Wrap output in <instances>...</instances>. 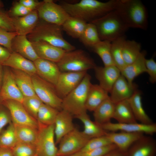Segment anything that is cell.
<instances>
[{"instance_id":"obj_36","label":"cell","mask_w":156,"mask_h":156,"mask_svg":"<svg viewBox=\"0 0 156 156\" xmlns=\"http://www.w3.org/2000/svg\"><path fill=\"white\" fill-rule=\"evenodd\" d=\"M59 111L52 107L43 103L38 112L37 120L39 123L44 125L54 124Z\"/></svg>"},{"instance_id":"obj_47","label":"cell","mask_w":156,"mask_h":156,"mask_svg":"<svg viewBox=\"0 0 156 156\" xmlns=\"http://www.w3.org/2000/svg\"><path fill=\"white\" fill-rule=\"evenodd\" d=\"M145 66L146 72L149 75L151 82L154 83L156 81V63L152 57L145 59Z\"/></svg>"},{"instance_id":"obj_32","label":"cell","mask_w":156,"mask_h":156,"mask_svg":"<svg viewBox=\"0 0 156 156\" xmlns=\"http://www.w3.org/2000/svg\"><path fill=\"white\" fill-rule=\"evenodd\" d=\"M87 23L76 17L70 16L61 26L63 31L74 38L79 39Z\"/></svg>"},{"instance_id":"obj_15","label":"cell","mask_w":156,"mask_h":156,"mask_svg":"<svg viewBox=\"0 0 156 156\" xmlns=\"http://www.w3.org/2000/svg\"><path fill=\"white\" fill-rule=\"evenodd\" d=\"M34 63L38 76L55 86L61 72L57 63L39 58Z\"/></svg>"},{"instance_id":"obj_40","label":"cell","mask_w":156,"mask_h":156,"mask_svg":"<svg viewBox=\"0 0 156 156\" xmlns=\"http://www.w3.org/2000/svg\"><path fill=\"white\" fill-rule=\"evenodd\" d=\"M22 104L28 113L37 120L38 112L43 102L35 95L24 97Z\"/></svg>"},{"instance_id":"obj_24","label":"cell","mask_w":156,"mask_h":156,"mask_svg":"<svg viewBox=\"0 0 156 156\" xmlns=\"http://www.w3.org/2000/svg\"><path fill=\"white\" fill-rule=\"evenodd\" d=\"M12 49L26 59L33 62L39 58L32 46L26 36L17 35L12 43Z\"/></svg>"},{"instance_id":"obj_38","label":"cell","mask_w":156,"mask_h":156,"mask_svg":"<svg viewBox=\"0 0 156 156\" xmlns=\"http://www.w3.org/2000/svg\"><path fill=\"white\" fill-rule=\"evenodd\" d=\"M79 39L85 46L90 48L101 41L96 28L92 23H87Z\"/></svg>"},{"instance_id":"obj_9","label":"cell","mask_w":156,"mask_h":156,"mask_svg":"<svg viewBox=\"0 0 156 156\" xmlns=\"http://www.w3.org/2000/svg\"><path fill=\"white\" fill-rule=\"evenodd\" d=\"M39 17L45 22L61 26L70 16L60 5L44 0L37 9Z\"/></svg>"},{"instance_id":"obj_16","label":"cell","mask_w":156,"mask_h":156,"mask_svg":"<svg viewBox=\"0 0 156 156\" xmlns=\"http://www.w3.org/2000/svg\"><path fill=\"white\" fill-rule=\"evenodd\" d=\"M95 77L99 85L110 92L114 83L121 75L120 70L115 65L97 66L94 68Z\"/></svg>"},{"instance_id":"obj_27","label":"cell","mask_w":156,"mask_h":156,"mask_svg":"<svg viewBox=\"0 0 156 156\" xmlns=\"http://www.w3.org/2000/svg\"><path fill=\"white\" fill-rule=\"evenodd\" d=\"M128 100L137 121L146 125H150L153 123L143 108L141 94L140 91L136 90Z\"/></svg>"},{"instance_id":"obj_54","label":"cell","mask_w":156,"mask_h":156,"mask_svg":"<svg viewBox=\"0 0 156 156\" xmlns=\"http://www.w3.org/2000/svg\"><path fill=\"white\" fill-rule=\"evenodd\" d=\"M62 156H86V155L84 153L79 151L72 154Z\"/></svg>"},{"instance_id":"obj_44","label":"cell","mask_w":156,"mask_h":156,"mask_svg":"<svg viewBox=\"0 0 156 156\" xmlns=\"http://www.w3.org/2000/svg\"><path fill=\"white\" fill-rule=\"evenodd\" d=\"M118 148L114 143L104 146L84 153L86 156H105L112 151Z\"/></svg>"},{"instance_id":"obj_35","label":"cell","mask_w":156,"mask_h":156,"mask_svg":"<svg viewBox=\"0 0 156 156\" xmlns=\"http://www.w3.org/2000/svg\"><path fill=\"white\" fill-rule=\"evenodd\" d=\"M111 42L101 40L90 48L100 57L104 66L115 65L111 53Z\"/></svg>"},{"instance_id":"obj_20","label":"cell","mask_w":156,"mask_h":156,"mask_svg":"<svg viewBox=\"0 0 156 156\" xmlns=\"http://www.w3.org/2000/svg\"><path fill=\"white\" fill-rule=\"evenodd\" d=\"M12 17L15 31L18 35L27 36L38 24L39 17L37 10H34L25 16Z\"/></svg>"},{"instance_id":"obj_30","label":"cell","mask_w":156,"mask_h":156,"mask_svg":"<svg viewBox=\"0 0 156 156\" xmlns=\"http://www.w3.org/2000/svg\"><path fill=\"white\" fill-rule=\"evenodd\" d=\"M112 118L119 123H137L128 99L115 104Z\"/></svg>"},{"instance_id":"obj_17","label":"cell","mask_w":156,"mask_h":156,"mask_svg":"<svg viewBox=\"0 0 156 156\" xmlns=\"http://www.w3.org/2000/svg\"><path fill=\"white\" fill-rule=\"evenodd\" d=\"M156 141L144 135L135 142L126 152V156H155Z\"/></svg>"},{"instance_id":"obj_4","label":"cell","mask_w":156,"mask_h":156,"mask_svg":"<svg viewBox=\"0 0 156 156\" xmlns=\"http://www.w3.org/2000/svg\"><path fill=\"white\" fill-rule=\"evenodd\" d=\"M91 23L95 25L101 40L112 42L125 36L129 28L115 10Z\"/></svg>"},{"instance_id":"obj_46","label":"cell","mask_w":156,"mask_h":156,"mask_svg":"<svg viewBox=\"0 0 156 156\" xmlns=\"http://www.w3.org/2000/svg\"><path fill=\"white\" fill-rule=\"evenodd\" d=\"M32 11L18 2L15 4L8 13L11 17H18L27 15Z\"/></svg>"},{"instance_id":"obj_55","label":"cell","mask_w":156,"mask_h":156,"mask_svg":"<svg viewBox=\"0 0 156 156\" xmlns=\"http://www.w3.org/2000/svg\"><path fill=\"white\" fill-rule=\"evenodd\" d=\"M4 6V5L3 2L0 0V7H3Z\"/></svg>"},{"instance_id":"obj_8","label":"cell","mask_w":156,"mask_h":156,"mask_svg":"<svg viewBox=\"0 0 156 156\" xmlns=\"http://www.w3.org/2000/svg\"><path fill=\"white\" fill-rule=\"evenodd\" d=\"M31 78L35 94L43 103L59 111L62 110V99L57 95L55 86L36 75Z\"/></svg>"},{"instance_id":"obj_48","label":"cell","mask_w":156,"mask_h":156,"mask_svg":"<svg viewBox=\"0 0 156 156\" xmlns=\"http://www.w3.org/2000/svg\"><path fill=\"white\" fill-rule=\"evenodd\" d=\"M12 120L10 114L3 110H0V134L3 128L8 124L11 122Z\"/></svg>"},{"instance_id":"obj_37","label":"cell","mask_w":156,"mask_h":156,"mask_svg":"<svg viewBox=\"0 0 156 156\" xmlns=\"http://www.w3.org/2000/svg\"><path fill=\"white\" fill-rule=\"evenodd\" d=\"M125 36L119 37L111 43V53L114 64L121 71L126 66L122 55V47Z\"/></svg>"},{"instance_id":"obj_10","label":"cell","mask_w":156,"mask_h":156,"mask_svg":"<svg viewBox=\"0 0 156 156\" xmlns=\"http://www.w3.org/2000/svg\"><path fill=\"white\" fill-rule=\"evenodd\" d=\"M91 138L75 128L64 136L59 143L58 156L72 154L81 151Z\"/></svg>"},{"instance_id":"obj_11","label":"cell","mask_w":156,"mask_h":156,"mask_svg":"<svg viewBox=\"0 0 156 156\" xmlns=\"http://www.w3.org/2000/svg\"><path fill=\"white\" fill-rule=\"evenodd\" d=\"M3 101L9 111L12 122L14 125L38 129L37 121L28 113L22 103L12 100Z\"/></svg>"},{"instance_id":"obj_41","label":"cell","mask_w":156,"mask_h":156,"mask_svg":"<svg viewBox=\"0 0 156 156\" xmlns=\"http://www.w3.org/2000/svg\"><path fill=\"white\" fill-rule=\"evenodd\" d=\"M112 143L106 135L90 139L85 146L81 150L85 153L97 148Z\"/></svg>"},{"instance_id":"obj_34","label":"cell","mask_w":156,"mask_h":156,"mask_svg":"<svg viewBox=\"0 0 156 156\" xmlns=\"http://www.w3.org/2000/svg\"><path fill=\"white\" fill-rule=\"evenodd\" d=\"M140 43L134 40H125L122 47V55L126 65L135 61L141 51Z\"/></svg>"},{"instance_id":"obj_29","label":"cell","mask_w":156,"mask_h":156,"mask_svg":"<svg viewBox=\"0 0 156 156\" xmlns=\"http://www.w3.org/2000/svg\"><path fill=\"white\" fill-rule=\"evenodd\" d=\"M12 73L15 82L24 97L36 95L31 76L27 73L12 69Z\"/></svg>"},{"instance_id":"obj_49","label":"cell","mask_w":156,"mask_h":156,"mask_svg":"<svg viewBox=\"0 0 156 156\" xmlns=\"http://www.w3.org/2000/svg\"><path fill=\"white\" fill-rule=\"evenodd\" d=\"M19 2L32 10H36L41 3L34 0H20Z\"/></svg>"},{"instance_id":"obj_43","label":"cell","mask_w":156,"mask_h":156,"mask_svg":"<svg viewBox=\"0 0 156 156\" xmlns=\"http://www.w3.org/2000/svg\"><path fill=\"white\" fill-rule=\"evenodd\" d=\"M18 35L16 32H10L0 28V45L12 52V43L14 38Z\"/></svg>"},{"instance_id":"obj_51","label":"cell","mask_w":156,"mask_h":156,"mask_svg":"<svg viewBox=\"0 0 156 156\" xmlns=\"http://www.w3.org/2000/svg\"><path fill=\"white\" fill-rule=\"evenodd\" d=\"M105 156H126V152L117 148L112 151Z\"/></svg>"},{"instance_id":"obj_3","label":"cell","mask_w":156,"mask_h":156,"mask_svg":"<svg viewBox=\"0 0 156 156\" xmlns=\"http://www.w3.org/2000/svg\"><path fill=\"white\" fill-rule=\"evenodd\" d=\"M61 26L45 22L37 24L27 36L31 42L42 41L68 51L75 49V46L64 39Z\"/></svg>"},{"instance_id":"obj_1","label":"cell","mask_w":156,"mask_h":156,"mask_svg":"<svg viewBox=\"0 0 156 156\" xmlns=\"http://www.w3.org/2000/svg\"><path fill=\"white\" fill-rule=\"evenodd\" d=\"M118 0L105 2L97 0H81L75 3L62 1L60 5L71 16L91 23L115 10Z\"/></svg>"},{"instance_id":"obj_50","label":"cell","mask_w":156,"mask_h":156,"mask_svg":"<svg viewBox=\"0 0 156 156\" xmlns=\"http://www.w3.org/2000/svg\"><path fill=\"white\" fill-rule=\"evenodd\" d=\"M11 52L6 48L0 45V64L2 65L9 57Z\"/></svg>"},{"instance_id":"obj_33","label":"cell","mask_w":156,"mask_h":156,"mask_svg":"<svg viewBox=\"0 0 156 156\" xmlns=\"http://www.w3.org/2000/svg\"><path fill=\"white\" fill-rule=\"evenodd\" d=\"M75 117L82 122L84 125V129L82 132L90 138L105 135L107 131L103 130L100 125L92 121L86 112Z\"/></svg>"},{"instance_id":"obj_18","label":"cell","mask_w":156,"mask_h":156,"mask_svg":"<svg viewBox=\"0 0 156 156\" xmlns=\"http://www.w3.org/2000/svg\"><path fill=\"white\" fill-rule=\"evenodd\" d=\"M135 85H130L121 74L114 84L109 92L111 100L115 104L129 99L136 90Z\"/></svg>"},{"instance_id":"obj_7","label":"cell","mask_w":156,"mask_h":156,"mask_svg":"<svg viewBox=\"0 0 156 156\" xmlns=\"http://www.w3.org/2000/svg\"><path fill=\"white\" fill-rule=\"evenodd\" d=\"M38 124V134L36 148L38 156H58L56 146L54 124Z\"/></svg>"},{"instance_id":"obj_2","label":"cell","mask_w":156,"mask_h":156,"mask_svg":"<svg viewBox=\"0 0 156 156\" xmlns=\"http://www.w3.org/2000/svg\"><path fill=\"white\" fill-rule=\"evenodd\" d=\"M115 10L129 28L147 29L148 12L141 1L118 0Z\"/></svg>"},{"instance_id":"obj_14","label":"cell","mask_w":156,"mask_h":156,"mask_svg":"<svg viewBox=\"0 0 156 156\" xmlns=\"http://www.w3.org/2000/svg\"><path fill=\"white\" fill-rule=\"evenodd\" d=\"M101 127L105 131L116 132L118 131L127 132H140L150 135L156 132V124L150 125L136 123H113L109 122Z\"/></svg>"},{"instance_id":"obj_22","label":"cell","mask_w":156,"mask_h":156,"mask_svg":"<svg viewBox=\"0 0 156 156\" xmlns=\"http://www.w3.org/2000/svg\"><path fill=\"white\" fill-rule=\"evenodd\" d=\"M31 42L39 58L56 63L60 60L66 51L43 41Z\"/></svg>"},{"instance_id":"obj_5","label":"cell","mask_w":156,"mask_h":156,"mask_svg":"<svg viewBox=\"0 0 156 156\" xmlns=\"http://www.w3.org/2000/svg\"><path fill=\"white\" fill-rule=\"evenodd\" d=\"M87 73L79 84L62 99V110L75 117L86 112V104L88 93L92 83Z\"/></svg>"},{"instance_id":"obj_52","label":"cell","mask_w":156,"mask_h":156,"mask_svg":"<svg viewBox=\"0 0 156 156\" xmlns=\"http://www.w3.org/2000/svg\"><path fill=\"white\" fill-rule=\"evenodd\" d=\"M0 156H13L11 149L0 147Z\"/></svg>"},{"instance_id":"obj_6","label":"cell","mask_w":156,"mask_h":156,"mask_svg":"<svg viewBox=\"0 0 156 156\" xmlns=\"http://www.w3.org/2000/svg\"><path fill=\"white\" fill-rule=\"evenodd\" d=\"M56 63L61 72H87L96 66L93 60L81 49L66 51Z\"/></svg>"},{"instance_id":"obj_12","label":"cell","mask_w":156,"mask_h":156,"mask_svg":"<svg viewBox=\"0 0 156 156\" xmlns=\"http://www.w3.org/2000/svg\"><path fill=\"white\" fill-rule=\"evenodd\" d=\"M87 71L61 72L55 86L58 96L64 99L81 83Z\"/></svg>"},{"instance_id":"obj_31","label":"cell","mask_w":156,"mask_h":156,"mask_svg":"<svg viewBox=\"0 0 156 156\" xmlns=\"http://www.w3.org/2000/svg\"><path fill=\"white\" fill-rule=\"evenodd\" d=\"M14 125L18 143L35 146L38 136V129L28 126Z\"/></svg>"},{"instance_id":"obj_21","label":"cell","mask_w":156,"mask_h":156,"mask_svg":"<svg viewBox=\"0 0 156 156\" xmlns=\"http://www.w3.org/2000/svg\"><path fill=\"white\" fill-rule=\"evenodd\" d=\"M144 134L140 132H107L106 135L119 149L126 152L135 142L144 135Z\"/></svg>"},{"instance_id":"obj_23","label":"cell","mask_w":156,"mask_h":156,"mask_svg":"<svg viewBox=\"0 0 156 156\" xmlns=\"http://www.w3.org/2000/svg\"><path fill=\"white\" fill-rule=\"evenodd\" d=\"M2 65L23 71L31 76L36 74V69L34 62L14 51L11 53L8 58Z\"/></svg>"},{"instance_id":"obj_56","label":"cell","mask_w":156,"mask_h":156,"mask_svg":"<svg viewBox=\"0 0 156 156\" xmlns=\"http://www.w3.org/2000/svg\"><path fill=\"white\" fill-rule=\"evenodd\" d=\"M34 156H38L37 154H36V155H34Z\"/></svg>"},{"instance_id":"obj_39","label":"cell","mask_w":156,"mask_h":156,"mask_svg":"<svg viewBox=\"0 0 156 156\" xmlns=\"http://www.w3.org/2000/svg\"><path fill=\"white\" fill-rule=\"evenodd\" d=\"M17 143L14 126L11 122L0 134V147L11 149Z\"/></svg>"},{"instance_id":"obj_26","label":"cell","mask_w":156,"mask_h":156,"mask_svg":"<svg viewBox=\"0 0 156 156\" xmlns=\"http://www.w3.org/2000/svg\"><path fill=\"white\" fill-rule=\"evenodd\" d=\"M108 94L99 84H92L86 99V107L87 110L93 112L103 102L109 98Z\"/></svg>"},{"instance_id":"obj_13","label":"cell","mask_w":156,"mask_h":156,"mask_svg":"<svg viewBox=\"0 0 156 156\" xmlns=\"http://www.w3.org/2000/svg\"><path fill=\"white\" fill-rule=\"evenodd\" d=\"M24 96L17 85L12 71L5 68L0 90V100H12L22 103Z\"/></svg>"},{"instance_id":"obj_42","label":"cell","mask_w":156,"mask_h":156,"mask_svg":"<svg viewBox=\"0 0 156 156\" xmlns=\"http://www.w3.org/2000/svg\"><path fill=\"white\" fill-rule=\"evenodd\" d=\"M13 156H34L36 154L35 146L20 143L11 148Z\"/></svg>"},{"instance_id":"obj_25","label":"cell","mask_w":156,"mask_h":156,"mask_svg":"<svg viewBox=\"0 0 156 156\" xmlns=\"http://www.w3.org/2000/svg\"><path fill=\"white\" fill-rule=\"evenodd\" d=\"M146 52L141 51L138 57L132 63L127 65L121 71V74L126 79L131 85L134 84L133 81L137 76L146 72L145 61Z\"/></svg>"},{"instance_id":"obj_45","label":"cell","mask_w":156,"mask_h":156,"mask_svg":"<svg viewBox=\"0 0 156 156\" xmlns=\"http://www.w3.org/2000/svg\"><path fill=\"white\" fill-rule=\"evenodd\" d=\"M0 28L10 32H15L12 19L8 13L0 10Z\"/></svg>"},{"instance_id":"obj_53","label":"cell","mask_w":156,"mask_h":156,"mask_svg":"<svg viewBox=\"0 0 156 156\" xmlns=\"http://www.w3.org/2000/svg\"><path fill=\"white\" fill-rule=\"evenodd\" d=\"M3 65L0 64V88L1 86L3 75Z\"/></svg>"},{"instance_id":"obj_19","label":"cell","mask_w":156,"mask_h":156,"mask_svg":"<svg viewBox=\"0 0 156 156\" xmlns=\"http://www.w3.org/2000/svg\"><path fill=\"white\" fill-rule=\"evenodd\" d=\"M73 116L63 110L59 112L54 123V132L56 144L62 138L75 128L73 121Z\"/></svg>"},{"instance_id":"obj_28","label":"cell","mask_w":156,"mask_h":156,"mask_svg":"<svg viewBox=\"0 0 156 156\" xmlns=\"http://www.w3.org/2000/svg\"><path fill=\"white\" fill-rule=\"evenodd\" d=\"M115 105L109 97L104 100L93 112L94 122L100 126L110 122L113 118Z\"/></svg>"}]
</instances>
